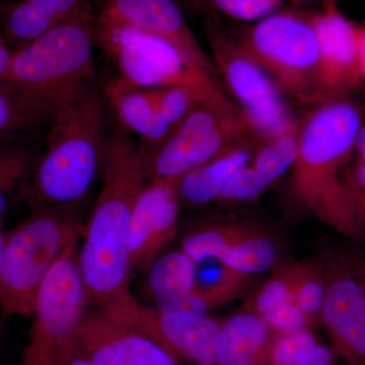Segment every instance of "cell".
Masks as SVG:
<instances>
[{"mask_svg": "<svg viewBox=\"0 0 365 365\" xmlns=\"http://www.w3.org/2000/svg\"><path fill=\"white\" fill-rule=\"evenodd\" d=\"M356 39L360 71L365 81V28H356Z\"/></svg>", "mask_w": 365, "mask_h": 365, "instance_id": "cell-39", "label": "cell"}, {"mask_svg": "<svg viewBox=\"0 0 365 365\" xmlns=\"http://www.w3.org/2000/svg\"><path fill=\"white\" fill-rule=\"evenodd\" d=\"M237 42L268 74L281 93L312 105L319 69V43L307 18L267 16L245 28Z\"/></svg>", "mask_w": 365, "mask_h": 365, "instance_id": "cell-7", "label": "cell"}, {"mask_svg": "<svg viewBox=\"0 0 365 365\" xmlns=\"http://www.w3.org/2000/svg\"><path fill=\"white\" fill-rule=\"evenodd\" d=\"M348 254H349L353 270L356 274L357 278H359L365 292V253H357V252L351 253V252H348Z\"/></svg>", "mask_w": 365, "mask_h": 365, "instance_id": "cell-37", "label": "cell"}, {"mask_svg": "<svg viewBox=\"0 0 365 365\" xmlns=\"http://www.w3.org/2000/svg\"><path fill=\"white\" fill-rule=\"evenodd\" d=\"M254 135L258 136L244 113L222 91L190 113L162 144L145 150L150 180L177 181Z\"/></svg>", "mask_w": 365, "mask_h": 365, "instance_id": "cell-6", "label": "cell"}, {"mask_svg": "<svg viewBox=\"0 0 365 365\" xmlns=\"http://www.w3.org/2000/svg\"><path fill=\"white\" fill-rule=\"evenodd\" d=\"M93 43L95 29L86 14L13 53L0 85L26 126L53 122L91 83Z\"/></svg>", "mask_w": 365, "mask_h": 365, "instance_id": "cell-3", "label": "cell"}, {"mask_svg": "<svg viewBox=\"0 0 365 365\" xmlns=\"http://www.w3.org/2000/svg\"><path fill=\"white\" fill-rule=\"evenodd\" d=\"M252 279L253 274L242 272L220 264V267L211 277L196 279L193 292L213 309L241 297Z\"/></svg>", "mask_w": 365, "mask_h": 365, "instance_id": "cell-26", "label": "cell"}, {"mask_svg": "<svg viewBox=\"0 0 365 365\" xmlns=\"http://www.w3.org/2000/svg\"><path fill=\"white\" fill-rule=\"evenodd\" d=\"M319 261L326 294L319 319L330 335L334 356L345 365H365V292L348 252L330 250Z\"/></svg>", "mask_w": 365, "mask_h": 365, "instance_id": "cell-11", "label": "cell"}, {"mask_svg": "<svg viewBox=\"0 0 365 365\" xmlns=\"http://www.w3.org/2000/svg\"><path fill=\"white\" fill-rule=\"evenodd\" d=\"M325 1L329 2V4H330V2L335 1V0H325Z\"/></svg>", "mask_w": 365, "mask_h": 365, "instance_id": "cell-44", "label": "cell"}, {"mask_svg": "<svg viewBox=\"0 0 365 365\" xmlns=\"http://www.w3.org/2000/svg\"><path fill=\"white\" fill-rule=\"evenodd\" d=\"M302 263L295 262L276 269L268 279L247 297L241 311L263 317L287 302H294Z\"/></svg>", "mask_w": 365, "mask_h": 365, "instance_id": "cell-25", "label": "cell"}, {"mask_svg": "<svg viewBox=\"0 0 365 365\" xmlns=\"http://www.w3.org/2000/svg\"><path fill=\"white\" fill-rule=\"evenodd\" d=\"M101 18L168 41L209 76L220 79L212 60L190 30L176 0H108Z\"/></svg>", "mask_w": 365, "mask_h": 365, "instance_id": "cell-16", "label": "cell"}, {"mask_svg": "<svg viewBox=\"0 0 365 365\" xmlns=\"http://www.w3.org/2000/svg\"><path fill=\"white\" fill-rule=\"evenodd\" d=\"M223 321L170 316L157 307H140L134 330L157 343L173 357L195 365H216Z\"/></svg>", "mask_w": 365, "mask_h": 365, "instance_id": "cell-17", "label": "cell"}, {"mask_svg": "<svg viewBox=\"0 0 365 365\" xmlns=\"http://www.w3.org/2000/svg\"><path fill=\"white\" fill-rule=\"evenodd\" d=\"M299 148V124L295 123L284 133L261 143L252 160L256 170L268 187L292 170Z\"/></svg>", "mask_w": 365, "mask_h": 365, "instance_id": "cell-24", "label": "cell"}, {"mask_svg": "<svg viewBox=\"0 0 365 365\" xmlns=\"http://www.w3.org/2000/svg\"><path fill=\"white\" fill-rule=\"evenodd\" d=\"M148 287L155 304L193 292L197 264L182 250L160 255L148 269Z\"/></svg>", "mask_w": 365, "mask_h": 365, "instance_id": "cell-22", "label": "cell"}, {"mask_svg": "<svg viewBox=\"0 0 365 365\" xmlns=\"http://www.w3.org/2000/svg\"><path fill=\"white\" fill-rule=\"evenodd\" d=\"M332 350L317 343L297 365H333Z\"/></svg>", "mask_w": 365, "mask_h": 365, "instance_id": "cell-36", "label": "cell"}, {"mask_svg": "<svg viewBox=\"0 0 365 365\" xmlns=\"http://www.w3.org/2000/svg\"><path fill=\"white\" fill-rule=\"evenodd\" d=\"M86 14L83 0H26L7 16V37L21 48Z\"/></svg>", "mask_w": 365, "mask_h": 365, "instance_id": "cell-21", "label": "cell"}, {"mask_svg": "<svg viewBox=\"0 0 365 365\" xmlns=\"http://www.w3.org/2000/svg\"><path fill=\"white\" fill-rule=\"evenodd\" d=\"M104 97L120 126L138 136L145 150L157 148L172 132V127L158 110L150 88H136L118 78L106 85Z\"/></svg>", "mask_w": 365, "mask_h": 365, "instance_id": "cell-18", "label": "cell"}, {"mask_svg": "<svg viewBox=\"0 0 365 365\" xmlns=\"http://www.w3.org/2000/svg\"><path fill=\"white\" fill-rule=\"evenodd\" d=\"M95 40L116 64L120 78L136 88L220 81L168 41L132 26L100 18Z\"/></svg>", "mask_w": 365, "mask_h": 365, "instance_id": "cell-10", "label": "cell"}, {"mask_svg": "<svg viewBox=\"0 0 365 365\" xmlns=\"http://www.w3.org/2000/svg\"><path fill=\"white\" fill-rule=\"evenodd\" d=\"M160 114L174 129L209 98L225 91L220 81L150 88Z\"/></svg>", "mask_w": 365, "mask_h": 365, "instance_id": "cell-23", "label": "cell"}, {"mask_svg": "<svg viewBox=\"0 0 365 365\" xmlns=\"http://www.w3.org/2000/svg\"><path fill=\"white\" fill-rule=\"evenodd\" d=\"M79 206L33 207L6 232L0 269L1 318L32 317L46 276L83 235Z\"/></svg>", "mask_w": 365, "mask_h": 365, "instance_id": "cell-5", "label": "cell"}, {"mask_svg": "<svg viewBox=\"0 0 365 365\" xmlns=\"http://www.w3.org/2000/svg\"><path fill=\"white\" fill-rule=\"evenodd\" d=\"M361 109L352 100L316 106L299 125V148L292 172L295 203L327 227L355 242L365 227L353 211L343 173L355 151Z\"/></svg>", "mask_w": 365, "mask_h": 365, "instance_id": "cell-2", "label": "cell"}, {"mask_svg": "<svg viewBox=\"0 0 365 365\" xmlns=\"http://www.w3.org/2000/svg\"><path fill=\"white\" fill-rule=\"evenodd\" d=\"M181 204L177 181L150 180L131 215L128 242L131 270H148L174 239Z\"/></svg>", "mask_w": 365, "mask_h": 365, "instance_id": "cell-15", "label": "cell"}, {"mask_svg": "<svg viewBox=\"0 0 365 365\" xmlns=\"http://www.w3.org/2000/svg\"><path fill=\"white\" fill-rule=\"evenodd\" d=\"M204 34L222 88L234 98L262 143L294 126L297 121L272 79L237 40L223 30L216 19L206 20Z\"/></svg>", "mask_w": 365, "mask_h": 365, "instance_id": "cell-9", "label": "cell"}, {"mask_svg": "<svg viewBox=\"0 0 365 365\" xmlns=\"http://www.w3.org/2000/svg\"><path fill=\"white\" fill-rule=\"evenodd\" d=\"M192 1H193V0H192Z\"/></svg>", "mask_w": 365, "mask_h": 365, "instance_id": "cell-45", "label": "cell"}, {"mask_svg": "<svg viewBox=\"0 0 365 365\" xmlns=\"http://www.w3.org/2000/svg\"><path fill=\"white\" fill-rule=\"evenodd\" d=\"M346 192L355 215L365 227V163L357 160L343 173Z\"/></svg>", "mask_w": 365, "mask_h": 365, "instance_id": "cell-33", "label": "cell"}, {"mask_svg": "<svg viewBox=\"0 0 365 365\" xmlns=\"http://www.w3.org/2000/svg\"><path fill=\"white\" fill-rule=\"evenodd\" d=\"M63 365H97L93 364V361H91L90 359H86V357L81 356L78 353H74V355H72L71 359L67 360L66 364Z\"/></svg>", "mask_w": 365, "mask_h": 365, "instance_id": "cell-41", "label": "cell"}, {"mask_svg": "<svg viewBox=\"0 0 365 365\" xmlns=\"http://www.w3.org/2000/svg\"><path fill=\"white\" fill-rule=\"evenodd\" d=\"M250 163L230 179L222 194L216 199V203L222 206L251 203L267 191L269 187Z\"/></svg>", "mask_w": 365, "mask_h": 365, "instance_id": "cell-29", "label": "cell"}, {"mask_svg": "<svg viewBox=\"0 0 365 365\" xmlns=\"http://www.w3.org/2000/svg\"><path fill=\"white\" fill-rule=\"evenodd\" d=\"M2 227H4V220H0V269H1L2 254H4V237H6V232L2 230Z\"/></svg>", "mask_w": 365, "mask_h": 365, "instance_id": "cell-43", "label": "cell"}, {"mask_svg": "<svg viewBox=\"0 0 365 365\" xmlns=\"http://www.w3.org/2000/svg\"><path fill=\"white\" fill-rule=\"evenodd\" d=\"M76 351L97 365H180L157 343L119 325L100 309H86L74 337Z\"/></svg>", "mask_w": 365, "mask_h": 365, "instance_id": "cell-14", "label": "cell"}, {"mask_svg": "<svg viewBox=\"0 0 365 365\" xmlns=\"http://www.w3.org/2000/svg\"><path fill=\"white\" fill-rule=\"evenodd\" d=\"M6 330L4 323L0 322V360L4 356V349H6Z\"/></svg>", "mask_w": 365, "mask_h": 365, "instance_id": "cell-42", "label": "cell"}, {"mask_svg": "<svg viewBox=\"0 0 365 365\" xmlns=\"http://www.w3.org/2000/svg\"><path fill=\"white\" fill-rule=\"evenodd\" d=\"M319 43V69L312 105L348 100L365 83L360 71L356 28L329 4L324 13L307 16Z\"/></svg>", "mask_w": 365, "mask_h": 365, "instance_id": "cell-13", "label": "cell"}, {"mask_svg": "<svg viewBox=\"0 0 365 365\" xmlns=\"http://www.w3.org/2000/svg\"><path fill=\"white\" fill-rule=\"evenodd\" d=\"M105 97L88 83L52 122L49 145L34 174V207L81 205L104 167Z\"/></svg>", "mask_w": 365, "mask_h": 365, "instance_id": "cell-4", "label": "cell"}, {"mask_svg": "<svg viewBox=\"0 0 365 365\" xmlns=\"http://www.w3.org/2000/svg\"><path fill=\"white\" fill-rule=\"evenodd\" d=\"M148 182L145 148L115 125L106 148L102 189L83 227L78 263L88 300L128 328H133L141 307L130 289L129 228Z\"/></svg>", "mask_w": 365, "mask_h": 365, "instance_id": "cell-1", "label": "cell"}, {"mask_svg": "<svg viewBox=\"0 0 365 365\" xmlns=\"http://www.w3.org/2000/svg\"><path fill=\"white\" fill-rule=\"evenodd\" d=\"M317 343L309 329L279 335L273 341L266 362L267 365H297Z\"/></svg>", "mask_w": 365, "mask_h": 365, "instance_id": "cell-30", "label": "cell"}, {"mask_svg": "<svg viewBox=\"0 0 365 365\" xmlns=\"http://www.w3.org/2000/svg\"><path fill=\"white\" fill-rule=\"evenodd\" d=\"M272 330L263 318L242 312L222 322L216 365H264Z\"/></svg>", "mask_w": 365, "mask_h": 365, "instance_id": "cell-20", "label": "cell"}, {"mask_svg": "<svg viewBox=\"0 0 365 365\" xmlns=\"http://www.w3.org/2000/svg\"><path fill=\"white\" fill-rule=\"evenodd\" d=\"M155 307L163 314L182 318H203L211 309L202 297L194 292L178 299L160 302Z\"/></svg>", "mask_w": 365, "mask_h": 365, "instance_id": "cell-34", "label": "cell"}, {"mask_svg": "<svg viewBox=\"0 0 365 365\" xmlns=\"http://www.w3.org/2000/svg\"><path fill=\"white\" fill-rule=\"evenodd\" d=\"M32 170V158L26 151L0 148V220L11 204V193L25 181Z\"/></svg>", "mask_w": 365, "mask_h": 365, "instance_id": "cell-28", "label": "cell"}, {"mask_svg": "<svg viewBox=\"0 0 365 365\" xmlns=\"http://www.w3.org/2000/svg\"><path fill=\"white\" fill-rule=\"evenodd\" d=\"M261 143L258 136L248 137L180 178L177 190L181 203L197 207L215 202L230 179L252 162Z\"/></svg>", "mask_w": 365, "mask_h": 365, "instance_id": "cell-19", "label": "cell"}, {"mask_svg": "<svg viewBox=\"0 0 365 365\" xmlns=\"http://www.w3.org/2000/svg\"><path fill=\"white\" fill-rule=\"evenodd\" d=\"M355 150L359 153V160L365 163V109L361 110V118H360L359 130V134H357Z\"/></svg>", "mask_w": 365, "mask_h": 365, "instance_id": "cell-38", "label": "cell"}, {"mask_svg": "<svg viewBox=\"0 0 365 365\" xmlns=\"http://www.w3.org/2000/svg\"><path fill=\"white\" fill-rule=\"evenodd\" d=\"M270 327L273 333L287 335L306 330L313 319L307 316L294 302L276 307L265 316L261 317Z\"/></svg>", "mask_w": 365, "mask_h": 365, "instance_id": "cell-32", "label": "cell"}, {"mask_svg": "<svg viewBox=\"0 0 365 365\" xmlns=\"http://www.w3.org/2000/svg\"><path fill=\"white\" fill-rule=\"evenodd\" d=\"M294 302L307 316L319 318L326 294V273L319 260H302Z\"/></svg>", "mask_w": 365, "mask_h": 365, "instance_id": "cell-27", "label": "cell"}, {"mask_svg": "<svg viewBox=\"0 0 365 365\" xmlns=\"http://www.w3.org/2000/svg\"><path fill=\"white\" fill-rule=\"evenodd\" d=\"M78 244L69 246L46 276L20 365H63L76 353V331L88 302Z\"/></svg>", "mask_w": 365, "mask_h": 365, "instance_id": "cell-8", "label": "cell"}, {"mask_svg": "<svg viewBox=\"0 0 365 365\" xmlns=\"http://www.w3.org/2000/svg\"><path fill=\"white\" fill-rule=\"evenodd\" d=\"M203 2L239 20L252 21L270 14L281 6V0H194Z\"/></svg>", "mask_w": 365, "mask_h": 365, "instance_id": "cell-31", "label": "cell"}, {"mask_svg": "<svg viewBox=\"0 0 365 365\" xmlns=\"http://www.w3.org/2000/svg\"><path fill=\"white\" fill-rule=\"evenodd\" d=\"M13 53L9 51L6 46L0 41V83L6 78Z\"/></svg>", "mask_w": 365, "mask_h": 365, "instance_id": "cell-40", "label": "cell"}, {"mask_svg": "<svg viewBox=\"0 0 365 365\" xmlns=\"http://www.w3.org/2000/svg\"><path fill=\"white\" fill-rule=\"evenodd\" d=\"M181 250L196 264L215 261L249 274L276 265L275 242L253 222L227 220L196 228L182 239Z\"/></svg>", "mask_w": 365, "mask_h": 365, "instance_id": "cell-12", "label": "cell"}, {"mask_svg": "<svg viewBox=\"0 0 365 365\" xmlns=\"http://www.w3.org/2000/svg\"><path fill=\"white\" fill-rule=\"evenodd\" d=\"M25 126V122L19 114L13 101L0 85V141Z\"/></svg>", "mask_w": 365, "mask_h": 365, "instance_id": "cell-35", "label": "cell"}]
</instances>
